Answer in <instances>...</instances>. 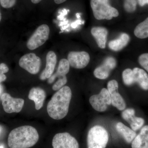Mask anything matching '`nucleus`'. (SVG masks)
I'll return each instance as SVG.
<instances>
[{
    "label": "nucleus",
    "mask_w": 148,
    "mask_h": 148,
    "mask_svg": "<svg viewBox=\"0 0 148 148\" xmlns=\"http://www.w3.org/2000/svg\"><path fill=\"white\" fill-rule=\"evenodd\" d=\"M67 0H54L56 3L57 4H60L64 3Z\"/></svg>",
    "instance_id": "72a5a7b5"
},
{
    "label": "nucleus",
    "mask_w": 148,
    "mask_h": 148,
    "mask_svg": "<svg viewBox=\"0 0 148 148\" xmlns=\"http://www.w3.org/2000/svg\"><path fill=\"white\" fill-rule=\"evenodd\" d=\"M132 79L134 83H137L144 90H148V75L143 69L134 68L132 70Z\"/></svg>",
    "instance_id": "4468645a"
},
{
    "label": "nucleus",
    "mask_w": 148,
    "mask_h": 148,
    "mask_svg": "<svg viewBox=\"0 0 148 148\" xmlns=\"http://www.w3.org/2000/svg\"><path fill=\"white\" fill-rule=\"evenodd\" d=\"M16 0H0L1 5L4 8H9L15 5Z\"/></svg>",
    "instance_id": "c756f323"
},
{
    "label": "nucleus",
    "mask_w": 148,
    "mask_h": 148,
    "mask_svg": "<svg viewBox=\"0 0 148 148\" xmlns=\"http://www.w3.org/2000/svg\"><path fill=\"white\" fill-rule=\"evenodd\" d=\"M139 64L148 72V53H145L139 56Z\"/></svg>",
    "instance_id": "a878e982"
},
{
    "label": "nucleus",
    "mask_w": 148,
    "mask_h": 148,
    "mask_svg": "<svg viewBox=\"0 0 148 148\" xmlns=\"http://www.w3.org/2000/svg\"><path fill=\"white\" fill-rule=\"evenodd\" d=\"M53 148H79L76 139L68 132L56 134L52 142Z\"/></svg>",
    "instance_id": "1a4fd4ad"
},
{
    "label": "nucleus",
    "mask_w": 148,
    "mask_h": 148,
    "mask_svg": "<svg viewBox=\"0 0 148 148\" xmlns=\"http://www.w3.org/2000/svg\"><path fill=\"white\" fill-rule=\"evenodd\" d=\"M118 88V83L115 80H112L108 82L107 89L110 94L114 91H117Z\"/></svg>",
    "instance_id": "c85d7f7f"
},
{
    "label": "nucleus",
    "mask_w": 148,
    "mask_h": 148,
    "mask_svg": "<svg viewBox=\"0 0 148 148\" xmlns=\"http://www.w3.org/2000/svg\"><path fill=\"white\" fill-rule=\"evenodd\" d=\"M111 104L119 110L122 111L126 108V104L124 99L117 91L110 94Z\"/></svg>",
    "instance_id": "aec40b11"
},
{
    "label": "nucleus",
    "mask_w": 148,
    "mask_h": 148,
    "mask_svg": "<svg viewBox=\"0 0 148 148\" xmlns=\"http://www.w3.org/2000/svg\"><path fill=\"white\" fill-rule=\"evenodd\" d=\"M57 62L56 54L53 51H49L46 56V64L45 69L43 71L45 74L46 79L49 78L52 75Z\"/></svg>",
    "instance_id": "a211bd4d"
},
{
    "label": "nucleus",
    "mask_w": 148,
    "mask_h": 148,
    "mask_svg": "<svg viewBox=\"0 0 148 148\" xmlns=\"http://www.w3.org/2000/svg\"><path fill=\"white\" fill-rule=\"evenodd\" d=\"M70 65L68 59L65 58L61 59L58 64L56 73L52 75L48 79V83L49 84H51L55 81L56 78L66 76L70 71Z\"/></svg>",
    "instance_id": "dca6fc26"
},
{
    "label": "nucleus",
    "mask_w": 148,
    "mask_h": 148,
    "mask_svg": "<svg viewBox=\"0 0 148 148\" xmlns=\"http://www.w3.org/2000/svg\"><path fill=\"white\" fill-rule=\"evenodd\" d=\"M46 96V94L43 89L39 87H34L29 91L28 97L34 102L35 108L38 110L43 107Z\"/></svg>",
    "instance_id": "f8f14e48"
},
{
    "label": "nucleus",
    "mask_w": 148,
    "mask_h": 148,
    "mask_svg": "<svg viewBox=\"0 0 148 148\" xmlns=\"http://www.w3.org/2000/svg\"><path fill=\"white\" fill-rule=\"evenodd\" d=\"M0 148H4V147L3 145H0Z\"/></svg>",
    "instance_id": "58836bf2"
},
{
    "label": "nucleus",
    "mask_w": 148,
    "mask_h": 148,
    "mask_svg": "<svg viewBox=\"0 0 148 148\" xmlns=\"http://www.w3.org/2000/svg\"><path fill=\"white\" fill-rule=\"evenodd\" d=\"M116 129L127 143H132L136 136L135 131L127 127L121 122H118L116 125Z\"/></svg>",
    "instance_id": "f3484780"
},
{
    "label": "nucleus",
    "mask_w": 148,
    "mask_h": 148,
    "mask_svg": "<svg viewBox=\"0 0 148 148\" xmlns=\"http://www.w3.org/2000/svg\"><path fill=\"white\" fill-rule=\"evenodd\" d=\"M49 32L50 30L48 25H40L28 40L27 47L30 50H33L43 45L48 39Z\"/></svg>",
    "instance_id": "39448f33"
},
{
    "label": "nucleus",
    "mask_w": 148,
    "mask_h": 148,
    "mask_svg": "<svg viewBox=\"0 0 148 148\" xmlns=\"http://www.w3.org/2000/svg\"><path fill=\"white\" fill-rule=\"evenodd\" d=\"M42 0H31L32 3H33L37 4L38 3H40Z\"/></svg>",
    "instance_id": "c9c22d12"
},
{
    "label": "nucleus",
    "mask_w": 148,
    "mask_h": 148,
    "mask_svg": "<svg viewBox=\"0 0 148 148\" xmlns=\"http://www.w3.org/2000/svg\"><path fill=\"white\" fill-rule=\"evenodd\" d=\"M2 16L1 14V12H0V21H1V20Z\"/></svg>",
    "instance_id": "ea45409f"
},
{
    "label": "nucleus",
    "mask_w": 148,
    "mask_h": 148,
    "mask_svg": "<svg viewBox=\"0 0 148 148\" xmlns=\"http://www.w3.org/2000/svg\"><path fill=\"white\" fill-rule=\"evenodd\" d=\"M1 127H0V133H1Z\"/></svg>",
    "instance_id": "a19ab883"
},
{
    "label": "nucleus",
    "mask_w": 148,
    "mask_h": 148,
    "mask_svg": "<svg viewBox=\"0 0 148 148\" xmlns=\"http://www.w3.org/2000/svg\"><path fill=\"white\" fill-rule=\"evenodd\" d=\"M69 10L67 11L66 9H64V10H62V12H61V14L58 16V18L60 20H63L64 18V16L66 15L68 13V11Z\"/></svg>",
    "instance_id": "2f4dec72"
},
{
    "label": "nucleus",
    "mask_w": 148,
    "mask_h": 148,
    "mask_svg": "<svg viewBox=\"0 0 148 148\" xmlns=\"http://www.w3.org/2000/svg\"><path fill=\"white\" fill-rule=\"evenodd\" d=\"M128 123L130 124L132 130L135 131L140 129L143 126L145 123V120L142 118L138 117L135 115L130 119Z\"/></svg>",
    "instance_id": "4be33fe9"
},
{
    "label": "nucleus",
    "mask_w": 148,
    "mask_h": 148,
    "mask_svg": "<svg viewBox=\"0 0 148 148\" xmlns=\"http://www.w3.org/2000/svg\"><path fill=\"white\" fill-rule=\"evenodd\" d=\"M84 24V21L82 22V21H81V20L78 19V20H77V21H75L73 23H72L71 27L72 28L75 29L79 25H81V24Z\"/></svg>",
    "instance_id": "7c9ffc66"
},
{
    "label": "nucleus",
    "mask_w": 148,
    "mask_h": 148,
    "mask_svg": "<svg viewBox=\"0 0 148 148\" xmlns=\"http://www.w3.org/2000/svg\"><path fill=\"white\" fill-rule=\"evenodd\" d=\"M1 100L4 110L8 114L21 112L24 104L23 99L14 98L8 93L2 94Z\"/></svg>",
    "instance_id": "6e6552de"
},
{
    "label": "nucleus",
    "mask_w": 148,
    "mask_h": 148,
    "mask_svg": "<svg viewBox=\"0 0 148 148\" xmlns=\"http://www.w3.org/2000/svg\"><path fill=\"white\" fill-rule=\"evenodd\" d=\"M116 66V59L114 57L109 56L105 59L103 64L95 69L93 74L97 78L106 79L108 77L111 71L114 69Z\"/></svg>",
    "instance_id": "9b49d317"
},
{
    "label": "nucleus",
    "mask_w": 148,
    "mask_h": 148,
    "mask_svg": "<svg viewBox=\"0 0 148 148\" xmlns=\"http://www.w3.org/2000/svg\"><path fill=\"white\" fill-rule=\"evenodd\" d=\"M90 59L89 54L84 51H71L68 56L70 66L76 69L85 68L89 64Z\"/></svg>",
    "instance_id": "9d476101"
},
{
    "label": "nucleus",
    "mask_w": 148,
    "mask_h": 148,
    "mask_svg": "<svg viewBox=\"0 0 148 148\" xmlns=\"http://www.w3.org/2000/svg\"><path fill=\"white\" fill-rule=\"evenodd\" d=\"M123 83L125 85L129 86L134 84L132 79V70L130 69H125L122 73Z\"/></svg>",
    "instance_id": "5701e85b"
},
{
    "label": "nucleus",
    "mask_w": 148,
    "mask_h": 148,
    "mask_svg": "<svg viewBox=\"0 0 148 148\" xmlns=\"http://www.w3.org/2000/svg\"><path fill=\"white\" fill-rule=\"evenodd\" d=\"M91 34L95 38L98 47L101 49L105 48L108 35L107 29L103 27H93Z\"/></svg>",
    "instance_id": "ddd939ff"
},
{
    "label": "nucleus",
    "mask_w": 148,
    "mask_h": 148,
    "mask_svg": "<svg viewBox=\"0 0 148 148\" xmlns=\"http://www.w3.org/2000/svg\"><path fill=\"white\" fill-rule=\"evenodd\" d=\"M109 140L108 133L105 127L95 125L88 133L87 148H106Z\"/></svg>",
    "instance_id": "20e7f679"
},
{
    "label": "nucleus",
    "mask_w": 148,
    "mask_h": 148,
    "mask_svg": "<svg viewBox=\"0 0 148 148\" xmlns=\"http://www.w3.org/2000/svg\"><path fill=\"white\" fill-rule=\"evenodd\" d=\"M39 136L36 129L30 125H24L11 131L8 138L10 148H29L34 146Z\"/></svg>",
    "instance_id": "f03ea898"
},
{
    "label": "nucleus",
    "mask_w": 148,
    "mask_h": 148,
    "mask_svg": "<svg viewBox=\"0 0 148 148\" xmlns=\"http://www.w3.org/2000/svg\"><path fill=\"white\" fill-rule=\"evenodd\" d=\"M90 3L93 15L98 20H111L119 15L117 10L110 5L109 0H90Z\"/></svg>",
    "instance_id": "7ed1b4c3"
},
{
    "label": "nucleus",
    "mask_w": 148,
    "mask_h": 148,
    "mask_svg": "<svg viewBox=\"0 0 148 148\" xmlns=\"http://www.w3.org/2000/svg\"><path fill=\"white\" fill-rule=\"evenodd\" d=\"M3 90V88L2 86L0 85V94L2 92V91Z\"/></svg>",
    "instance_id": "4c0bfd02"
},
{
    "label": "nucleus",
    "mask_w": 148,
    "mask_h": 148,
    "mask_svg": "<svg viewBox=\"0 0 148 148\" xmlns=\"http://www.w3.org/2000/svg\"><path fill=\"white\" fill-rule=\"evenodd\" d=\"M132 148H148V125L144 126L132 141Z\"/></svg>",
    "instance_id": "2eb2a0df"
},
{
    "label": "nucleus",
    "mask_w": 148,
    "mask_h": 148,
    "mask_svg": "<svg viewBox=\"0 0 148 148\" xmlns=\"http://www.w3.org/2000/svg\"><path fill=\"white\" fill-rule=\"evenodd\" d=\"M72 95L70 88L65 86L53 95L47 106V113L51 118L61 120L66 116L69 112Z\"/></svg>",
    "instance_id": "f257e3e1"
},
{
    "label": "nucleus",
    "mask_w": 148,
    "mask_h": 148,
    "mask_svg": "<svg viewBox=\"0 0 148 148\" xmlns=\"http://www.w3.org/2000/svg\"><path fill=\"white\" fill-rule=\"evenodd\" d=\"M130 39L129 35L125 33H123L118 38L110 42L109 47L111 50L114 51L121 50L127 45Z\"/></svg>",
    "instance_id": "6ab92c4d"
},
{
    "label": "nucleus",
    "mask_w": 148,
    "mask_h": 148,
    "mask_svg": "<svg viewBox=\"0 0 148 148\" xmlns=\"http://www.w3.org/2000/svg\"><path fill=\"white\" fill-rule=\"evenodd\" d=\"M135 115V110L132 108L126 109L122 113V117L127 122H128L130 119Z\"/></svg>",
    "instance_id": "bb28decb"
},
{
    "label": "nucleus",
    "mask_w": 148,
    "mask_h": 148,
    "mask_svg": "<svg viewBox=\"0 0 148 148\" xmlns=\"http://www.w3.org/2000/svg\"><path fill=\"white\" fill-rule=\"evenodd\" d=\"M135 36L140 39L148 38V17L138 24L134 30Z\"/></svg>",
    "instance_id": "412c9836"
},
{
    "label": "nucleus",
    "mask_w": 148,
    "mask_h": 148,
    "mask_svg": "<svg viewBox=\"0 0 148 148\" xmlns=\"http://www.w3.org/2000/svg\"><path fill=\"white\" fill-rule=\"evenodd\" d=\"M67 82V77L66 76L58 78V79L56 82L53 85L52 89L53 90H58L62 88Z\"/></svg>",
    "instance_id": "393cba45"
},
{
    "label": "nucleus",
    "mask_w": 148,
    "mask_h": 148,
    "mask_svg": "<svg viewBox=\"0 0 148 148\" xmlns=\"http://www.w3.org/2000/svg\"><path fill=\"white\" fill-rule=\"evenodd\" d=\"M137 2L136 0H125L124 3L125 10L127 12H132L136 9Z\"/></svg>",
    "instance_id": "b1692460"
},
{
    "label": "nucleus",
    "mask_w": 148,
    "mask_h": 148,
    "mask_svg": "<svg viewBox=\"0 0 148 148\" xmlns=\"http://www.w3.org/2000/svg\"><path fill=\"white\" fill-rule=\"evenodd\" d=\"M139 3L141 6H143L145 5L148 4V0H138Z\"/></svg>",
    "instance_id": "473e14b6"
},
{
    "label": "nucleus",
    "mask_w": 148,
    "mask_h": 148,
    "mask_svg": "<svg viewBox=\"0 0 148 148\" xmlns=\"http://www.w3.org/2000/svg\"><path fill=\"white\" fill-rule=\"evenodd\" d=\"M89 102L95 110L105 112L111 104L110 94L107 88H103L99 94L92 95L89 98Z\"/></svg>",
    "instance_id": "0eeeda50"
},
{
    "label": "nucleus",
    "mask_w": 148,
    "mask_h": 148,
    "mask_svg": "<svg viewBox=\"0 0 148 148\" xmlns=\"http://www.w3.org/2000/svg\"><path fill=\"white\" fill-rule=\"evenodd\" d=\"M68 20H64L63 22H61V24H60V26H63V25H66L68 24Z\"/></svg>",
    "instance_id": "f704fd0d"
},
{
    "label": "nucleus",
    "mask_w": 148,
    "mask_h": 148,
    "mask_svg": "<svg viewBox=\"0 0 148 148\" xmlns=\"http://www.w3.org/2000/svg\"><path fill=\"white\" fill-rule=\"evenodd\" d=\"M19 66L30 73L36 75L39 73L41 66V60L34 53H27L19 59Z\"/></svg>",
    "instance_id": "423d86ee"
},
{
    "label": "nucleus",
    "mask_w": 148,
    "mask_h": 148,
    "mask_svg": "<svg viewBox=\"0 0 148 148\" xmlns=\"http://www.w3.org/2000/svg\"><path fill=\"white\" fill-rule=\"evenodd\" d=\"M76 16L77 18H80V14L78 13L76 14Z\"/></svg>",
    "instance_id": "e433bc0d"
},
{
    "label": "nucleus",
    "mask_w": 148,
    "mask_h": 148,
    "mask_svg": "<svg viewBox=\"0 0 148 148\" xmlns=\"http://www.w3.org/2000/svg\"><path fill=\"white\" fill-rule=\"evenodd\" d=\"M9 68L5 64L2 63L0 64V83L5 81L6 79V76L5 73H7Z\"/></svg>",
    "instance_id": "cd10ccee"
}]
</instances>
